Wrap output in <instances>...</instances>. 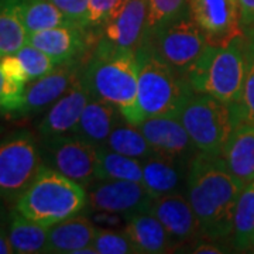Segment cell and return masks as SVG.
Listing matches in <instances>:
<instances>
[{"instance_id":"d590c367","label":"cell","mask_w":254,"mask_h":254,"mask_svg":"<svg viewBox=\"0 0 254 254\" xmlns=\"http://www.w3.org/2000/svg\"><path fill=\"white\" fill-rule=\"evenodd\" d=\"M243 27H254V0H239Z\"/></svg>"},{"instance_id":"7c38bea8","label":"cell","mask_w":254,"mask_h":254,"mask_svg":"<svg viewBox=\"0 0 254 254\" xmlns=\"http://www.w3.org/2000/svg\"><path fill=\"white\" fill-rule=\"evenodd\" d=\"M137 126L157 154L190 163L199 153L178 116L145 118Z\"/></svg>"},{"instance_id":"83f0119b","label":"cell","mask_w":254,"mask_h":254,"mask_svg":"<svg viewBox=\"0 0 254 254\" xmlns=\"http://www.w3.org/2000/svg\"><path fill=\"white\" fill-rule=\"evenodd\" d=\"M28 36L14 0H4L0 6V57L16 54L27 44Z\"/></svg>"},{"instance_id":"3957f363","label":"cell","mask_w":254,"mask_h":254,"mask_svg":"<svg viewBox=\"0 0 254 254\" xmlns=\"http://www.w3.org/2000/svg\"><path fill=\"white\" fill-rule=\"evenodd\" d=\"M14 209L43 226L79 215L88 205L86 188L41 164L34 180L16 199Z\"/></svg>"},{"instance_id":"44dd1931","label":"cell","mask_w":254,"mask_h":254,"mask_svg":"<svg viewBox=\"0 0 254 254\" xmlns=\"http://www.w3.org/2000/svg\"><path fill=\"white\" fill-rule=\"evenodd\" d=\"M123 232L134 246L137 253H167L174 247L163 223L151 212L138 213L128 219Z\"/></svg>"},{"instance_id":"7402d4cb","label":"cell","mask_w":254,"mask_h":254,"mask_svg":"<svg viewBox=\"0 0 254 254\" xmlns=\"http://www.w3.org/2000/svg\"><path fill=\"white\" fill-rule=\"evenodd\" d=\"M227 170L243 184L254 181V126L242 123L233 130L222 151Z\"/></svg>"},{"instance_id":"4fadbf2b","label":"cell","mask_w":254,"mask_h":254,"mask_svg":"<svg viewBox=\"0 0 254 254\" xmlns=\"http://www.w3.org/2000/svg\"><path fill=\"white\" fill-rule=\"evenodd\" d=\"M81 66L75 61L55 66L54 71L30 82L20 109L14 113L17 118L33 116L50 109L63 96L81 75Z\"/></svg>"},{"instance_id":"e0dca14e","label":"cell","mask_w":254,"mask_h":254,"mask_svg":"<svg viewBox=\"0 0 254 254\" xmlns=\"http://www.w3.org/2000/svg\"><path fill=\"white\" fill-rule=\"evenodd\" d=\"M190 163L157 154L143 160V181L147 192L157 199L170 193H185Z\"/></svg>"},{"instance_id":"5b68a950","label":"cell","mask_w":254,"mask_h":254,"mask_svg":"<svg viewBox=\"0 0 254 254\" xmlns=\"http://www.w3.org/2000/svg\"><path fill=\"white\" fill-rule=\"evenodd\" d=\"M199 153L222 157L229 137L245 123L240 105H230L210 95L192 92L178 113Z\"/></svg>"},{"instance_id":"ab89813d","label":"cell","mask_w":254,"mask_h":254,"mask_svg":"<svg viewBox=\"0 0 254 254\" xmlns=\"http://www.w3.org/2000/svg\"><path fill=\"white\" fill-rule=\"evenodd\" d=\"M3 86H4V76L0 69V102H1V96H3Z\"/></svg>"},{"instance_id":"cb8c5ba5","label":"cell","mask_w":254,"mask_h":254,"mask_svg":"<svg viewBox=\"0 0 254 254\" xmlns=\"http://www.w3.org/2000/svg\"><path fill=\"white\" fill-rule=\"evenodd\" d=\"M105 147L141 161L157 155L138 126L130 123L122 115L113 127Z\"/></svg>"},{"instance_id":"1f68e13d","label":"cell","mask_w":254,"mask_h":254,"mask_svg":"<svg viewBox=\"0 0 254 254\" xmlns=\"http://www.w3.org/2000/svg\"><path fill=\"white\" fill-rule=\"evenodd\" d=\"M96 254H130L137 253L134 246L125 235V232H115L108 229H99L93 242Z\"/></svg>"},{"instance_id":"7a4b0ae2","label":"cell","mask_w":254,"mask_h":254,"mask_svg":"<svg viewBox=\"0 0 254 254\" xmlns=\"http://www.w3.org/2000/svg\"><path fill=\"white\" fill-rule=\"evenodd\" d=\"M81 75L92 98L113 105L133 125L144 120L137 102L138 61L134 51L102 38Z\"/></svg>"},{"instance_id":"f1b7e54d","label":"cell","mask_w":254,"mask_h":254,"mask_svg":"<svg viewBox=\"0 0 254 254\" xmlns=\"http://www.w3.org/2000/svg\"><path fill=\"white\" fill-rule=\"evenodd\" d=\"M245 85L240 109L243 122L254 126V27H245Z\"/></svg>"},{"instance_id":"52a82bcc","label":"cell","mask_w":254,"mask_h":254,"mask_svg":"<svg viewBox=\"0 0 254 254\" xmlns=\"http://www.w3.org/2000/svg\"><path fill=\"white\" fill-rule=\"evenodd\" d=\"M143 46L187 78L209 43L190 11L168 24L148 31Z\"/></svg>"},{"instance_id":"74e56055","label":"cell","mask_w":254,"mask_h":254,"mask_svg":"<svg viewBox=\"0 0 254 254\" xmlns=\"http://www.w3.org/2000/svg\"><path fill=\"white\" fill-rule=\"evenodd\" d=\"M193 253H198V254H220V253H225V250H222L220 249V246L215 245V243H206V242H203V243H199V245H196L193 247V250H192Z\"/></svg>"},{"instance_id":"9c48e42d","label":"cell","mask_w":254,"mask_h":254,"mask_svg":"<svg viewBox=\"0 0 254 254\" xmlns=\"http://www.w3.org/2000/svg\"><path fill=\"white\" fill-rule=\"evenodd\" d=\"M43 164L88 188L96 180L98 148L76 134L43 137Z\"/></svg>"},{"instance_id":"8992f818","label":"cell","mask_w":254,"mask_h":254,"mask_svg":"<svg viewBox=\"0 0 254 254\" xmlns=\"http://www.w3.org/2000/svg\"><path fill=\"white\" fill-rule=\"evenodd\" d=\"M138 61V93L137 102L143 118L178 116L192 88L188 79L158 60L141 46L136 51Z\"/></svg>"},{"instance_id":"5bb4252c","label":"cell","mask_w":254,"mask_h":254,"mask_svg":"<svg viewBox=\"0 0 254 254\" xmlns=\"http://www.w3.org/2000/svg\"><path fill=\"white\" fill-rule=\"evenodd\" d=\"M150 212L163 223L174 247L203 237L198 218L184 192L157 198Z\"/></svg>"},{"instance_id":"4dcf8cb0","label":"cell","mask_w":254,"mask_h":254,"mask_svg":"<svg viewBox=\"0 0 254 254\" xmlns=\"http://www.w3.org/2000/svg\"><path fill=\"white\" fill-rule=\"evenodd\" d=\"M16 55L20 58V61L24 66L28 82L36 81L38 78L44 76L51 71H54L57 66L54 61L44 51H41L40 48L31 46L28 43L24 47H21Z\"/></svg>"},{"instance_id":"4316f807","label":"cell","mask_w":254,"mask_h":254,"mask_svg":"<svg viewBox=\"0 0 254 254\" xmlns=\"http://www.w3.org/2000/svg\"><path fill=\"white\" fill-rule=\"evenodd\" d=\"M230 237L237 250L254 249V181L246 184L240 192Z\"/></svg>"},{"instance_id":"2e32d148","label":"cell","mask_w":254,"mask_h":254,"mask_svg":"<svg viewBox=\"0 0 254 254\" xmlns=\"http://www.w3.org/2000/svg\"><path fill=\"white\" fill-rule=\"evenodd\" d=\"M89 98V91L82 75H79L72 86L55 102L43 118L38 126L40 137L73 134Z\"/></svg>"},{"instance_id":"6da1fadb","label":"cell","mask_w":254,"mask_h":254,"mask_svg":"<svg viewBox=\"0 0 254 254\" xmlns=\"http://www.w3.org/2000/svg\"><path fill=\"white\" fill-rule=\"evenodd\" d=\"M245 184L227 170L222 157L198 153L192 158L185 195L206 239L232 236L237 199Z\"/></svg>"},{"instance_id":"30bf717a","label":"cell","mask_w":254,"mask_h":254,"mask_svg":"<svg viewBox=\"0 0 254 254\" xmlns=\"http://www.w3.org/2000/svg\"><path fill=\"white\" fill-rule=\"evenodd\" d=\"M89 208L127 220L138 213L150 212L154 198L141 182L95 180L86 188Z\"/></svg>"},{"instance_id":"e575fe53","label":"cell","mask_w":254,"mask_h":254,"mask_svg":"<svg viewBox=\"0 0 254 254\" xmlns=\"http://www.w3.org/2000/svg\"><path fill=\"white\" fill-rule=\"evenodd\" d=\"M0 69H1L4 79H7V81L26 83V85L30 83L27 73L24 71V66L16 54L0 57Z\"/></svg>"},{"instance_id":"8fae6325","label":"cell","mask_w":254,"mask_h":254,"mask_svg":"<svg viewBox=\"0 0 254 254\" xmlns=\"http://www.w3.org/2000/svg\"><path fill=\"white\" fill-rule=\"evenodd\" d=\"M190 11L210 46H226L245 33L239 0H190Z\"/></svg>"},{"instance_id":"ba28073f","label":"cell","mask_w":254,"mask_h":254,"mask_svg":"<svg viewBox=\"0 0 254 254\" xmlns=\"http://www.w3.org/2000/svg\"><path fill=\"white\" fill-rule=\"evenodd\" d=\"M43 164L40 144L27 130H18L0 140V199H17Z\"/></svg>"},{"instance_id":"603a6c76","label":"cell","mask_w":254,"mask_h":254,"mask_svg":"<svg viewBox=\"0 0 254 254\" xmlns=\"http://www.w3.org/2000/svg\"><path fill=\"white\" fill-rule=\"evenodd\" d=\"M7 232L14 253H46L48 227L26 218L16 209L9 212Z\"/></svg>"},{"instance_id":"8d00e7d4","label":"cell","mask_w":254,"mask_h":254,"mask_svg":"<svg viewBox=\"0 0 254 254\" xmlns=\"http://www.w3.org/2000/svg\"><path fill=\"white\" fill-rule=\"evenodd\" d=\"M9 220V219H7ZM14 253L11 243L9 240V232H7V222L0 226V254Z\"/></svg>"},{"instance_id":"ffe728a7","label":"cell","mask_w":254,"mask_h":254,"mask_svg":"<svg viewBox=\"0 0 254 254\" xmlns=\"http://www.w3.org/2000/svg\"><path fill=\"white\" fill-rule=\"evenodd\" d=\"M119 118L120 112L113 105L91 96L73 134L91 143L96 148L105 147Z\"/></svg>"},{"instance_id":"9a60e30c","label":"cell","mask_w":254,"mask_h":254,"mask_svg":"<svg viewBox=\"0 0 254 254\" xmlns=\"http://www.w3.org/2000/svg\"><path fill=\"white\" fill-rule=\"evenodd\" d=\"M150 0H125L119 11L103 26V38L113 46L136 53L148 31Z\"/></svg>"},{"instance_id":"836d02e7","label":"cell","mask_w":254,"mask_h":254,"mask_svg":"<svg viewBox=\"0 0 254 254\" xmlns=\"http://www.w3.org/2000/svg\"><path fill=\"white\" fill-rule=\"evenodd\" d=\"M123 3L125 0H89V27L105 26Z\"/></svg>"},{"instance_id":"d6a6232c","label":"cell","mask_w":254,"mask_h":254,"mask_svg":"<svg viewBox=\"0 0 254 254\" xmlns=\"http://www.w3.org/2000/svg\"><path fill=\"white\" fill-rule=\"evenodd\" d=\"M76 27H89V0H50Z\"/></svg>"},{"instance_id":"ac0fdd59","label":"cell","mask_w":254,"mask_h":254,"mask_svg":"<svg viewBox=\"0 0 254 254\" xmlns=\"http://www.w3.org/2000/svg\"><path fill=\"white\" fill-rule=\"evenodd\" d=\"M82 30L73 24H64L37 31L28 36V44L44 51L55 65L72 63L85 48Z\"/></svg>"},{"instance_id":"d4e9b609","label":"cell","mask_w":254,"mask_h":254,"mask_svg":"<svg viewBox=\"0 0 254 254\" xmlns=\"http://www.w3.org/2000/svg\"><path fill=\"white\" fill-rule=\"evenodd\" d=\"M96 180L108 181H143V161L113 151L108 147L98 148Z\"/></svg>"},{"instance_id":"f35d334b","label":"cell","mask_w":254,"mask_h":254,"mask_svg":"<svg viewBox=\"0 0 254 254\" xmlns=\"http://www.w3.org/2000/svg\"><path fill=\"white\" fill-rule=\"evenodd\" d=\"M3 199H0V226L3 225V223H6L7 222V219H9V212L6 210L4 208V205H3Z\"/></svg>"},{"instance_id":"484cf974","label":"cell","mask_w":254,"mask_h":254,"mask_svg":"<svg viewBox=\"0 0 254 254\" xmlns=\"http://www.w3.org/2000/svg\"><path fill=\"white\" fill-rule=\"evenodd\" d=\"M16 9L28 34L71 24L63 11L50 0H14Z\"/></svg>"},{"instance_id":"277c9868","label":"cell","mask_w":254,"mask_h":254,"mask_svg":"<svg viewBox=\"0 0 254 254\" xmlns=\"http://www.w3.org/2000/svg\"><path fill=\"white\" fill-rule=\"evenodd\" d=\"M187 79L193 92L210 95L230 105H240L245 85L243 36L236 37L226 46L209 44Z\"/></svg>"},{"instance_id":"d6986e66","label":"cell","mask_w":254,"mask_h":254,"mask_svg":"<svg viewBox=\"0 0 254 254\" xmlns=\"http://www.w3.org/2000/svg\"><path fill=\"white\" fill-rule=\"evenodd\" d=\"M98 227L88 216L75 215L48 227L46 253L76 254L82 249L93 247Z\"/></svg>"},{"instance_id":"f546056e","label":"cell","mask_w":254,"mask_h":254,"mask_svg":"<svg viewBox=\"0 0 254 254\" xmlns=\"http://www.w3.org/2000/svg\"><path fill=\"white\" fill-rule=\"evenodd\" d=\"M187 13H190V0H150L148 31L168 24Z\"/></svg>"}]
</instances>
